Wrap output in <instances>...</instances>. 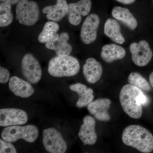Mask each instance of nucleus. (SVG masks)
Instances as JSON below:
<instances>
[{"label":"nucleus","mask_w":153,"mask_h":153,"mask_svg":"<svg viewBox=\"0 0 153 153\" xmlns=\"http://www.w3.org/2000/svg\"><path fill=\"white\" fill-rule=\"evenodd\" d=\"M120 101L124 112L132 118L138 119L142 116V105L148 104L149 99L140 89L128 84L122 88Z\"/></svg>","instance_id":"f257e3e1"},{"label":"nucleus","mask_w":153,"mask_h":153,"mask_svg":"<svg viewBox=\"0 0 153 153\" xmlns=\"http://www.w3.org/2000/svg\"><path fill=\"white\" fill-rule=\"evenodd\" d=\"M126 146L136 149L141 152L149 153L153 151V136L141 126L131 125L124 130L122 136Z\"/></svg>","instance_id":"f03ea898"},{"label":"nucleus","mask_w":153,"mask_h":153,"mask_svg":"<svg viewBox=\"0 0 153 153\" xmlns=\"http://www.w3.org/2000/svg\"><path fill=\"white\" fill-rule=\"evenodd\" d=\"M80 70V65L75 57L70 55L57 56L52 58L48 64V72L56 77L74 76Z\"/></svg>","instance_id":"7ed1b4c3"},{"label":"nucleus","mask_w":153,"mask_h":153,"mask_svg":"<svg viewBox=\"0 0 153 153\" xmlns=\"http://www.w3.org/2000/svg\"><path fill=\"white\" fill-rule=\"evenodd\" d=\"M38 128L33 125L21 126H12L3 129L1 134L4 140L14 143L19 139H23L28 143L34 142L38 136Z\"/></svg>","instance_id":"20e7f679"},{"label":"nucleus","mask_w":153,"mask_h":153,"mask_svg":"<svg viewBox=\"0 0 153 153\" xmlns=\"http://www.w3.org/2000/svg\"><path fill=\"white\" fill-rule=\"evenodd\" d=\"M16 19L21 25L32 26L40 18V10L38 4L29 0H20L16 8Z\"/></svg>","instance_id":"39448f33"},{"label":"nucleus","mask_w":153,"mask_h":153,"mask_svg":"<svg viewBox=\"0 0 153 153\" xmlns=\"http://www.w3.org/2000/svg\"><path fill=\"white\" fill-rule=\"evenodd\" d=\"M43 143L46 150L49 153H64L67 149V144L62 134L53 128L44 130Z\"/></svg>","instance_id":"423d86ee"},{"label":"nucleus","mask_w":153,"mask_h":153,"mask_svg":"<svg viewBox=\"0 0 153 153\" xmlns=\"http://www.w3.org/2000/svg\"><path fill=\"white\" fill-rule=\"evenodd\" d=\"M22 72L28 82L36 84L41 80L42 69L38 60L32 54L27 53L22 59Z\"/></svg>","instance_id":"0eeeda50"},{"label":"nucleus","mask_w":153,"mask_h":153,"mask_svg":"<svg viewBox=\"0 0 153 153\" xmlns=\"http://www.w3.org/2000/svg\"><path fill=\"white\" fill-rule=\"evenodd\" d=\"M129 50L132 60L137 66H146L152 58V51L149 43L145 40H142L138 43H132L130 45Z\"/></svg>","instance_id":"6e6552de"},{"label":"nucleus","mask_w":153,"mask_h":153,"mask_svg":"<svg viewBox=\"0 0 153 153\" xmlns=\"http://www.w3.org/2000/svg\"><path fill=\"white\" fill-rule=\"evenodd\" d=\"M27 113L23 110L15 108H1L0 109V126L21 125L28 121Z\"/></svg>","instance_id":"1a4fd4ad"},{"label":"nucleus","mask_w":153,"mask_h":153,"mask_svg":"<svg viewBox=\"0 0 153 153\" xmlns=\"http://www.w3.org/2000/svg\"><path fill=\"white\" fill-rule=\"evenodd\" d=\"M100 23V19L95 14H90L85 19L80 34V39L84 44H89L95 41Z\"/></svg>","instance_id":"9d476101"},{"label":"nucleus","mask_w":153,"mask_h":153,"mask_svg":"<svg viewBox=\"0 0 153 153\" xmlns=\"http://www.w3.org/2000/svg\"><path fill=\"white\" fill-rule=\"evenodd\" d=\"M69 39V35L66 32L60 35L56 33L45 43V47L47 49L55 51L57 56L69 55L72 51V47L68 43Z\"/></svg>","instance_id":"9b49d317"},{"label":"nucleus","mask_w":153,"mask_h":153,"mask_svg":"<svg viewBox=\"0 0 153 153\" xmlns=\"http://www.w3.org/2000/svg\"><path fill=\"white\" fill-rule=\"evenodd\" d=\"M91 7V0H80L75 3L68 4V18L71 25L77 26L82 21V16H87Z\"/></svg>","instance_id":"f8f14e48"},{"label":"nucleus","mask_w":153,"mask_h":153,"mask_svg":"<svg viewBox=\"0 0 153 153\" xmlns=\"http://www.w3.org/2000/svg\"><path fill=\"white\" fill-rule=\"evenodd\" d=\"M111 103V101L108 99H98L88 105V110L97 120L108 121L111 119L108 112Z\"/></svg>","instance_id":"ddd939ff"},{"label":"nucleus","mask_w":153,"mask_h":153,"mask_svg":"<svg viewBox=\"0 0 153 153\" xmlns=\"http://www.w3.org/2000/svg\"><path fill=\"white\" fill-rule=\"evenodd\" d=\"M96 121L89 115L83 118V123L80 126L78 136L84 145H93L96 143L97 137L95 131Z\"/></svg>","instance_id":"4468645a"},{"label":"nucleus","mask_w":153,"mask_h":153,"mask_svg":"<svg viewBox=\"0 0 153 153\" xmlns=\"http://www.w3.org/2000/svg\"><path fill=\"white\" fill-rule=\"evenodd\" d=\"M83 76L86 81L91 84L98 82L102 74L101 64L94 58H88L82 67Z\"/></svg>","instance_id":"2eb2a0df"},{"label":"nucleus","mask_w":153,"mask_h":153,"mask_svg":"<svg viewBox=\"0 0 153 153\" xmlns=\"http://www.w3.org/2000/svg\"><path fill=\"white\" fill-rule=\"evenodd\" d=\"M68 4L66 0H57L56 4L47 6L44 8L42 12L47 14L49 21L59 22L68 15Z\"/></svg>","instance_id":"dca6fc26"},{"label":"nucleus","mask_w":153,"mask_h":153,"mask_svg":"<svg viewBox=\"0 0 153 153\" xmlns=\"http://www.w3.org/2000/svg\"><path fill=\"white\" fill-rule=\"evenodd\" d=\"M9 88L15 95L22 98L30 97L35 91L30 82L17 76H12L10 79Z\"/></svg>","instance_id":"f3484780"},{"label":"nucleus","mask_w":153,"mask_h":153,"mask_svg":"<svg viewBox=\"0 0 153 153\" xmlns=\"http://www.w3.org/2000/svg\"><path fill=\"white\" fill-rule=\"evenodd\" d=\"M69 88L72 91L76 92L79 96L76 103L77 107L80 108L88 106L93 101L94 96L93 89L88 88L84 84L80 83L72 84L69 86Z\"/></svg>","instance_id":"a211bd4d"},{"label":"nucleus","mask_w":153,"mask_h":153,"mask_svg":"<svg viewBox=\"0 0 153 153\" xmlns=\"http://www.w3.org/2000/svg\"><path fill=\"white\" fill-rule=\"evenodd\" d=\"M111 15L113 18L130 30H135L137 27V19L130 11L126 8L115 7L112 9Z\"/></svg>","instance_id":"6ab92c4d"},{"label":"nucleus","mask_w":153,"mask_h":153,"mask_svg":"<svg viewBox=\"0 0 153 153\" xmlns=\"http://www.w3.org/2000/svg\"><path fill=\"white\" fill-rule=\"evenodd\" d=\"M125 49L115 44H106L102 47L101 57L107 63H111L117 60H121L126 56Z\"/></svg>","instance_id":"aec40b11"},{"label":"nucleus","mask_w":153,"mask_h":153,"mask_svg":"<svg viewBox=\"0 0 153 153\" xmlns=\"http://www.w3.org/2000/svg\"><path fill=\"white\" fill-rule=\"evenodd\" d=\"M104 33L105 36L118 44H123L125 42L120 26L114 19H108L106 20L104 25Z\"/></svg>","instance_id":"412c9836"},{"label":"nucleus","mask_w":153,"mask_h":153,"mask_svg":"<svg viewBox=\"0 0 153 153\" xmlns=\"http://www.w3.org/2000/svg\"><path fill=\"white\" fill-rule=\"evenodd\" d=\"M60 27L57 22L51 21L47 22L38 36V41L41 44H45L57 33Z\"/></svg>","instance_id":"4be33fe9"},{"label":"nucleus","mask_w":153,"mask_h":153,"mask_svg":"<svg viewBox=\"0 0 153 153\" xmlns=\"http://www.w3.org/2000/svg\"><path fill=\"white\" fill-rule=\"evenodd\" d=\"M13 16L12 13L11 5L2 2L0 4V27H7L13 22Z\"/></svg>","instance_id":"5701e85b"},{"label":"nucleus","mask_w":153,"mask_h":153,"mask_svg":"<svg viewBox=\"0 0 153 153\" xmlns=\"http://www.w3.org/2000/svg\"><path fill=\"white\" fill-rule=\"evenodd\" d=\"M128 81L130 84L144 91L149 92L151 90L150 85L146 79L137 72L131 73L128 78Z\"/></svg>","instance_id":"b1692460"},{"label":"nucleus","mask_w":153,"mask_h":153,"mask_svg":"<svg viewBox=\"0 0 153 153\" xmlns=\"http://www.w3.org/2000/svg\"><path fill=\"white\" fill-rule=\"evenodd\" d=\"M11 143L0 140V153H16V150Z\"/></svg>","instance_id":"393cba45"},{"label":"nucleus","mask_w":153,"mask_h":153,"mask_svg":"<svg viewBox=\"0 0 153 153\" xmlns=\"http://www.w3.org/2000/svg\"><path fill=\"white\" fill-rule=\"evenodd\" d=\"M10 72L7 68L1 66L0 67V82L1 83H7L10 79Z\"/></svg>","instance_id":"a878e982"},{"label":"nucleus","mask_w":153,"mask_h":153,"mask_svg":"<svg viewBox=\"0 0 153 153\" xmlns=\"http://www.w3.org/2000/svg\"><path fill=\"white\" fill-rule=\"evenodd\" d=\"M116 1L123 4L129 5L134 2L136 0H116Z\"/></svg>","instance_id":"bb28decb"},{"label":"nucleus","mask_w":153,"mask_h":153,"mask_svg":"<svg viewBox=\"0 0 153 153\" xmlns=\"http://www.w3.org/2000/svg\"><path fill=\"white\" fill-rule=\"evenodd\" d=\"M2 2L8 3L11 5H14L18 4L20 0H0Z\"/></svg>","instance_id":"cd10ccee"},{"label":"nucleus","mask_w":153,"mask_h":153,"mask_svg":"<svg viewBox=\"0 0 153 153\" xmlns=\"http://www.w3.org/2000/svg\"><path fill=\"white\" fill-rule=\"evenodd\" d=\"M149 82L153 88V71L151 73L149 76Z\"/></svg>","instance_id":"c85d7f7f"}]
</instances>
